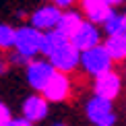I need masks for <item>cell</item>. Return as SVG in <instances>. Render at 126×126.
Masks as SVG:
<instances>
[{"instance_id": "1", "label": "cell", "mask_w": 126, "mask_h": 126, "mask_svg": "<svg viewBox=\"0 0 126 126\" xmlns=\"http://www.w3.org/2000/svg\"><path fill=\"white\" fill-rule=\"evenodd\" d=\"M41 41L44 33L33 29L31 25H21L15 29V46L10 52L8 64H25L41 56Z\"/></svg>"}, {"instance_id": "2", "label": "cell", "mask_w": 126, "mask_h": 126, "mask_svg": "<svg viewBox=\"0 0 126 126\" xmlns=\"http://www.w3.org/2000/svg\"><path fill=\"white\" fill-rule=\"evenodd\" d=\"M112 64H114V60L110 58V54L106 52L103 44H99V46H95V48H91L87 52H81V68L87 75H91L93 79L110 72Z\"/></svg>"}, {"instance_id": "3", "label": "cell", "mask_w": 126, "mask_h": 126, "mask_svg": "<svg viewBox=\"0 0 126 126\" xmlns=\"http://www.w3.org/2000/svg\"><path fill=\"white\" fill-rule=\"evenodd\" d=\"M46 60L54 66V70L64 72V75H70V72H75L77 68L81 66V52H79L75 46L70 44V39H68V41H64V44L60 46L58 50L52 52Z\"/></svg>"}, {"instance_id": "4", "label": "cell", "mask_w": 126, "mask_h": 126, "mask_svg": "<svg viewBox=\"0 0 126 126\" xmlns=\"http://www.w3.org/2000/svg\"><path fill=\"white\" fill-rule=\"evenodd\" d=\"M85 114H87L89 122H91L93 126H114V124H116V120H118L112 101L101 99V97H97V95H93V97L87 99Z\"/></svg>"}, {"instance_id": "5", "label": "cell", "mask_w": 126, "mask_h": 126, "mask_svg": "<svg viewBox=\"0 0 126 126\" xmlns=\"http://www.w3.org/2000/svg\"><path fill=\"white\" fill-rule=\"evenodd\" d=\"M41 95L48 103H62L66 99H70L72 95V79L70 75H64V72H58L56 70L52 79L48 81V85L44 87Z\"/></svg>"}, {"instance_id": "6", "label": "cell", "mask_w": 126, "mask_h": 126, "mask_svg": "<svg viewBox=\"0 0 126 126\" xmlns=\"http://www.w3.org/2000/svg\"><path fill=\"white\" fill-rule=\"evenodd\" d=\"M60 17H62V8H58L54 2H48V4L37 6L33 13H31L29 25H31L33 29L41 31V33H48V31L58 29Z\"/></svg>"}, {"instance_id": "7", "label": "cell", "mask_w": 126, "mask_h": 126, "mask_svg": "<svg viewBox=\"0 0 126 126\" xmlns=\"http://www.w3.org/2000/svg\"><path fill=\"white\" fill-rule=\"evenodd\" d=\"M54 72H56L54 66H52L46 58H35V60L27 62V66H25V79H27V85L33 89L35 93L44 91V87L48 85V81L52 79Z\"/></svg>"}, {"instance_id": "8", "label": "cell", "mask_w": 126, "mask_h": 126, "mask_svg": "<svg viewBox=\"0 0 126 126\" xmlns=\"http://www.w3.org/2000/svg\"><path fill=\"white\" fill-rule=\"evenodd\" d=\"M120 91H122V77L116 70H110L106 75H99L93 79V95L101 99L114 101L120 95Z\"/></svg>"}, {"instance_id": "9", "label": "cell", "mask_w": 126, "mask_h": 126, "mask_svg": "<svg viewBox=\"0 0 126 126\" xmlns=\"http://www.w3.org/2000/svg\"><path fill=\"white\" fill-rule=\"evenodd\" d=\"M50 114V103L44 99L41 93H31L29 97H25L23 106H21V116L29 120L31 124H37L41 120H46Z\"/></svg>"}, {"instance_id": "10", "label": "cell", "mask_w": 126, "mask_h": 126, "mask_svg": "<svg viewBox=\"0 0 126 126\" xmlns=\"http://www.w3.org/2000/svg\"><path fill=\"white\" fill-rule=\"evenodd\" d=\"M70 44L79 52H87V50L101 44V31H99L97 25L89 23V21H83V25L77 29V33L70 37Z\"/></svg>"}, {"instance_id": "11", "label": "cell", "mask_w": 126, "mask_h": 126, "mask_svg": "<svg viewBox=\"0 0 126 126\" xmlns=\"http://www.w3.org/2000/svg\"><path fill=\"white\" fill-rule=\"evenodd\" d=\"M83 21H85V17H83L81 10H75V8L62 10V17H60V23H58V29L56 31H60L64 37L70 39L72 35L77 33V29L83 25Z\"/></svg>"}, {"instance_id": "12", "label": "cell", "mask_w": 126, "mask_h": 126, "mask_svg": "<svg viewBox=\"0 0 126 126\" xmlns=\"http://www.w3.org/2000/svg\"><path fill=\"white\" fill-rule=\"evenodd\" d=\"M112 60H126V35H112L103 44Z\"/></svg>"}, {"instance_id": "13", "label": "cell", "mask_w": 126, "mask_h": 126, "mask_svg": "<svg viewBox=\"0 0 126 126\" xmlns=\"http://www.w3.org/2000/svg\"><path fill=\"white\" fill-rule=\"evenodd\" d=\"M64 41H68V37L60 33V31H48V33H44V41H41V56L44 58H48L54 50H58Z\"/></svg>"}, {"instance_id": "14", "label": "cell", "mask_w": 126, "mask_h": 126, "mask_svg": "<svg viewBox=\"0 0 126 126\" xmlns=\"http://www.w3.org/2000/svg\"><path fill=\"white\" fill-rule=\"evenodd\" d=\"M103 31L108 33V37H112V35H126L124 31V21H122V15L120 13H112L110 17L103 21Z\"/></svg>"}, {"instance_id": "15", "label": "cell", "mask_w": 126, "mask_h": 126, "mask_svg": "<svg viewBox=\"0 0 126 126\" xmlns=\"http://www.w3.org/2000/svg\"><path fill=\"white\" fill-rule=\"evenodd\" d=\"M15 46V27L8 23H0V54L4 52H13Z\"/></svg>"}, {"instance_id": "16", "label": "cell", "mask_w": 126, "mask_h": 126, "mask_svg": "<svg viewBox=\"0 0 126 126\" xmlns=\"http://www.w3.org/2000/svg\"><path fill=\"white\" fill-rule=\"evenodd\" d=\"M13 120V112L4 101H0V126H8Z\"/></svg>"}, {"instance_id": "17", "label": "cell", "mask_w": 126, "mask_h": 126, "mask_svg": "<svg viewBox=\"0 0 126 126\" xmlns=\"http://www.w3.org/2000/svg\"><path fill=\"white\" fill-rule=\"evenodd\" d=\"M77 2H81V0H54V4L58 8H62V10H70Z\"/></svg>"}, {"instance_id": "18", "label": "cell", "mask_w": 126, "mask_h": 126, "mask_svg": "<svg viewBox=\"0 0 126 126\" xmlns=\"http://www.w3.org/2000/svg\"><path fill=\"white\" fill-rule=\"evenodd\" d=\"M8 126H35V124H31L29 120H25L23 116H19V118H13V120H10Z\"/></svg>"}, {"instance_id": "19", "label": "cell", "mask_w": 126, "mask_h": 126, "mask_svg": "<svg viewBox=\"0 0 126 126\" xmlns=\"http://www.w3.org/2000/svg\"><path fill=\"white\" fill-rule=\"evenodd\" d=\"M6 68H8V60L0 54V75H2V72H6Z\"/></svg>"}, {"instance_id": "20", "label": "cell", "mask_w": 126, "mask_h": 126, "mask_svg": "<svg viewBox=\"0 0 126 126\" xmlns=\"http://www.w3.org/2000/svg\"><path fill=\"white\" fill-rule=\"evenodd\" d=\"M81 2H101V4H112L110 0H81Z\"/></svg>"}, {"instance_id": "21", "label": "cell", "mask_w": 126, "mask_h": 126, "mask_svg": "<svg viewBox=\"0 0 126 126\" xmlns=\"http://www.w3.org/2000/svg\"><path fill=\"white\" fill-rule=\"evenodd\" d=\"M112 2V6H116V4H122V2H126V0H110Z\"/></svg>"}, {"instance_id": "22", "label": "cell", "mask_w": 126, "mask_h": 126, "mask_svg": "<svg viewBox=\"0 0 126 126\" xmlns=\"http://www.w3.org/2000/svg\"><path fill=\"white\" fill-rule=\"evenodd\" d=\"M122 21H124V31H126V13H122Z\"/></svg>"}, {"instance_id": "23", "label": "cell", "mask_w": 126, "mask_h": 126, "mask_svg": "<svg viewBox=\"0 0 126 126\" xmlns=\"http://www.w3.org/2000/svg\"><path fill=\"white\" fill-rule=\"evenodd\" d=\"M52 126H68V124H64V122H56V124H52Z\"/></svg>"}, {"instance_id": "24", "label": "cell", "mask_w": 126, "mask_h": 126, "mask_svg": "<svg viewBox=\"0 0 126 126\" xmlns=\"http://www.w3.org/2000/svg\"><path fill=\"white\" fill-rule=\"evenodd\" d=\"M50 2H54V0H50Z\"/></svg>"}]
</instances>
